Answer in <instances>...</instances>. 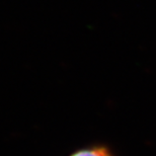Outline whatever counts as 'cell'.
<instances>
[{
  "mask_svg": "<svg viewBox=\"0 0 156 156\" xmlns=\"http://www.w3.org/2000/svg\"><path fill=\"white\" fill-rule=\"evenodd\" d=\"M68 156H116L105 144H92L74 150Z\"/></svg>",
  "mask_w": 156,
  "mask_h": 156,
  "instance_id": "obj_1",
  "label": "cell"
}]
</instances>
